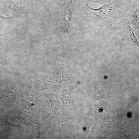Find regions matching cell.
<instances>
[{"mask_svg":"<svg viewBox=\"0 0 139 139\" xmlns=\"http://www.w3.org/2000/svg\"><path fill=\"white\" fill-rule=\"evenodd\" d=\"M27 76L21 72H1L0 115L19 109L23 98L22 86Z\"/></svg>","mask_w":139,"mask_h":139,"instance_id":"obj_1","label":"cell"},{"mask_svg":"<svg viewBox=\"0 0 139 139\" xmlns=\"http://www.w3.org/2000/svg\"><path fill=\"white\" fill-rule=\"evenodd\" d=\"M0 115V117L21 124L32 129L34 121L33 116L19 109L7 114Z\"/></svg>","mask_w":139,"mask_h":139,"instance_id":"obj_2","label":"cell"},{"mask_svg":"<svg viewBox=\"0 0 139 139\" xmlns=\"http://www.w3.org/2000/svg\"><path fill=\"white\" fill-rule=\"evenodd\" d=\"M119 31L123 36L128 38L131 43L139 49V42L135 34L134 31L131 26L127 13L123 19Z\"/></svg>","mask_w":139,"mask_h":139,"instance_id":"obj_3","label":"cell"},{"mask_svg":"<svg viewBox=\"0 0 139 139\" xmlns=\"http://www.w3.org/2000/svg\"><path fill=\"white\" fill-rule=\"evenodd\" d=\"M22 127L16 125L9 120L0 117V138H10L11 136L17 132L22 131Z\"/></svg>","mask_w":139,"mask_h":139,"instance_id":"obj_4","label":"cell"},{"mask_svg":"<svg viewBox=\"0 0 139 139\" xmlns=\"http://www.w3.org/2000/svg\"><path fill=\"white\" fill-rule=\"evenodd\" d=\"M127 13L132 27L134 31L139 28V0H129Z\"/></svg>","mask_w":139,"mask_h":139,"instance_id":"obj_5","label":"cell"},{"mask_svg":"<svg viewBox=\"0 0 139 139\" xmlns=\"http://www.w3.org/2000/svg\"><path fill=\"white\" fill-rule=\"evenodd\" d=\"M21 93L23 98L37 103L38 100L35 95L32 80L28 75L26 77L22 84Z\"/></svg>","mask_w":139,"mask_h":139,"instance_id":"obj_6","label":"cell"},{"mask_svg":"<svg viewBox=\"0 0 139 139\" xmlns=\"http://www.w3.org/2000/svg\"><path fill=\"white\" fill-rule=\"evenodd\" d=\"M40 116V111L39 110L37 115L33 116L34 121L31 129L32 139H41L43 134L44 131L41 125Z\"/></svg>","mask_w":139,"mask_h":139,"instance_id":"obj_7","label":"cell"},{"mask_svg":"<svg viewBox=\"0 0 139 139\" xmlns=\"http://www.w3.org/2000/svg\"><path fill=\"white\" fill-rule=\"evenodd\" d=\"M19 110L33 116L37 115L39 109L37 103L22 98Z\"/></svg>","mask_w":139,"mask_h":139,"instance_id":"obj_8","label":"cell"},{"mask_svg":"<svg viewBox=\"0 0 139 139\" xmlns=\"http://www.w3.org/2000/svg\"><path fill=\"white\" fill-rule=\"evenodd\" d=\"M51 112L47 116L41 120V124L44 128L47 124L52 123H56L58 119L59 110L57 106L51 107Z\"/></svg>","mask_w":139,"mask_h":139,"instance_id":"obj_9","label":"cell"},{"mask_svg":"<svg viewBox=\"0 0 139 139\" xmlns=\"http://www.w3.org/2000/svg\"><path fill=\"white\" fill-rule=\"evenodd\" d=\"M33 89L36 99L43 95L44 92L48 89L47 85L43 78L38 80H32Z\"/></svg>","mask_w":139,"mask_h":139,"instance_id":"obj_10","label":"cell"},{"mask_svg":"<svg viewBox=\"0 0 139 139\" xmlns=\"http://www.w3.org/2000/svg\"><path fill=\"white\" fill-rule=\"evenodd\" d=\"M73 0H68L66 6L62 12L63 18L59 21V23L63 24L72 21L73 12L71 9L70 7L72 3Z\"/></svg>","mask_w":139,"mask_h":139,"instance_id":"obj_11","label":"cell"},{"mask_svg":"<svg viewBox=\"0 0 139 139\" xmlns=\"http://www.w3.org/2000/svg\"><path fill=\"white\" fill-rule=\"evenodd\" d=\"M61 126L60 129V136L62 137L69 130L70 125L68 117L66 115L63 116L61 122Z\"/></svg>","mask_w":139,"mask_h":139,"instance_id":"obj_12","label":"cell"},{"mask_svg":"<svg viewBox=\"0 0 139 139\" xmlns=\"http://www.w3.org/2000/svg\"><path fill=\"white\" fill-rule=\"evenodd\" d=\"M47 0H19L24 7H31L37 5L41 2Z\"/></svg>","mask_w":139,"mask_h":139,"instance_id":"obj_13","label":"cell"},{"mask_svg":"<svg viewBox=\"0 0 139 139\" xmlns=\"http://www.w3.org/2000/svg\"><path fill=\"white\" fill-rule=\"evenodd\" d=\"M114 0H82L83 4L88 5L90 3L95 2L98 3L100 6L111 3Z\"/></svg>","mask_w":139,"mask_h":139,"instance_id":"obj_14","label":"cell"},{"mask_svg":"<svg viewBox=\"0 0 139 139\" xmlns=\"http://www.w3.org/2000/svg\"><path fill=\"white\" fill-rule=\"evenodd\" d=\"M106 94L102 88L96 90L94 95L93 97L96 100H99V99L103 98Z\"/></svg>","mask_w":139,"mask_h":139,"instance_id":"obj_15","label":"cell"},{"mask_svg":"<svg viewBox=\"0 0 139 139\" xmlns=\"http://www.w3.org/2000/svg\"><path fill=\"white\" fill-rule=\"evenodd\" d=\"M0 18L1 19L2 21H4L5 19H8L11 18L12 17V16L8 17H5L1 14H0Z\"/></svg>","mask_w":139,"mask_h":139,"instance_id":"obj_16","label":"cell"},{"mask_svg":"<svg viewBox=\"0 0 139 139\" xmlns=\"http://www.w3.org/2000/svg\"><path fill=\"white\" fill-rule=\"evenodd\" d=\"M93 127V124H91L89 126L88 129V132H91L92 130Z\"/></svg>","mask_w":139,"mask_h":139,"instance_id":"obj_17","label":"cell"},{"mask_svg":"<svg viewBox=\"0 0 139 139\" xmlns=\"http://www.w3.org/2000/svg\"></svg>","mask_w":139,"mask_h":139,"instance_id":"obj_18","label":"cell"}]
</instances>
